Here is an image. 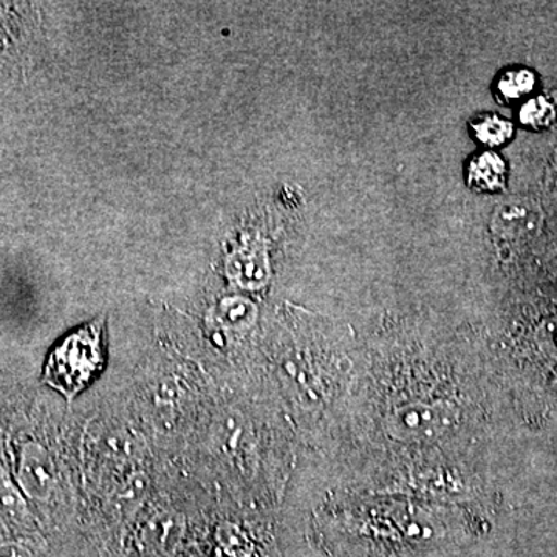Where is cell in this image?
Listing matches in <instances>:
<instances>
[{
	"label": "cell",
	"mask_w": 557,
	"mask_h": 557,
	"mask_svg": "<svg viewBox=\"0 0 557 557\" xmlns=\"http://www.w3.org/2000/svg\"><path fill=\"white\" fill-rule=\"evenodd\" d=\"M467 180L469 188L479 193H502L507 189V163L496 150H483L469 160Z\"/></svg>",
	"instance_id": "obj_5"
},
{
	"label": "cell",
	"mask_w": 557,
	"mask_h": 557,
	"mask_svg": "<svg viewBox=\"0 0 557 557\" xmlns=\"http://www.w3.org/2000/svg\"><path fill=\"white\" fill-rule=\"evenodd\" d=\"M519 121L531 131H545L555 123L557 110L555 102L547 97H530L519 109Z\"/></svg>",
	"instance_id": "obj_8"
},
{
	"label": "cell",
	"mask_w": 557,
	"mask_h": 557,
	"mask_svg": "<svg viewBox=\"0 0 557 557\" xmlns=\"http://www.w3.org/2000/svg\"><path fill=\"white\" fill-rule=\"evenodd\" d=\"M225 322L228 324H245L252 319L251 307L248 302H240V300H234L228 307H225V313L222 314Z\"/></svg>",
	"instance_id": "obj_9"
},
{
	"label": "cell",
	"mask_w": 557,
	"mask_h": 557,
	"mask_svg": "<svg viewBox=\"0 0 557 557\" xmlns=\"http://www.w3.org/2000/svg\"><path fill=\"white\" fill-rule=\"evenodd\" d=\"M471 132L486 150H496L515 137V124L496 113H485L472 121Z\"/></svg>",
	"instance_id": "obj_6"
},
{
	"label": "cell",
	"mask_w": 557,
	"mask_h": 557,
	"mask_svg": "<svg viewBox=\"0 0 557 557\" xmlns=\"http://www.w3.org/2000/svg\"><path fill=\"white\" fill-rule=\"evenodd\" d=\"M0 557H33L32 553L28 552L27 548L22 547L20 544H14V542H10V544L0 545Z\"/></svg>",
	"instance_id": "obj_11"
},
{
	"label": "cell",
	"mask_w": 557,
	"mask_h": 557,
	"mask_svg": "<svg viewBox=\"0 0 557 557\" xmlns=\"http://www.w3.org/2000/svg\"><path fill=\"white\" fill-rule=\"evenodd\" d=\"M104 321L91 322L54 348L44 370V381L72 401L78 397L102 366Z\"/></svg>",
	"instance_id": "obj_1"
},
{
	"label": "cell",
	"mask_w": 557,
	"mask_h": 557,
	"mask_svg": "<svg viewBox=\"0 0 557 557\" xmlns=\"http://www.w3.org/2000/svg\"><path fill=\"white\" fill-rule=\"evenodd\" d=\"M539 341H541L542 348L548 355L557 358V319L547 321L542 325L541 330H539Z\"/></svg>",
	"instance_id": "obj_10"
},
{
	"label": "cell",
	"mask_w": 557,
	"mask_h": 557,
	"mask_svg": "<svg viewBox=\"0 0 557 557\" xmlns=\"http://www.w3.org/2000/svg\"><path fill=\"white\" fill-rule=\"evenodd\" d=\"M20 482L28 496L38 500L49 498L54 486V469L42 446L30 443L22 450Z\"/></svg>",
	"instance_id": "obj_4"
},
{
	"label": "cell",
	"mask_w": 557,
	"mask_h": 557,
	"mask_svg": "<svg viewBox=\"0 0 557 557\" xmlns=\"http://www.w3.org/2000/svg\"><path fill=\"white\" fill-rule=\"evenodd\" d=\"M454 417L456 413L446 403H408L388 418V431L399 440L435 438L445 434Z\"/></svg>",
	"instance_id": "obj_2"
},
{
	"label": "cell",
	"mask_w": 557,
	"mask_h": 557,
	"mask_svg": "<svg viewBox=\"0 0 557 557\" xmlns=\"http://www.w3.org/2000/svg\"><path fill=\"white\" fill-rule=\"evenodd\" d=\"M537 78L533 70L525 67L508 69L497 78L496 91L498 100L516 102L528 100L536 87Z\"/></svg>",
	"instance_id": "obj_7"
},
{
	"label": "cell",
	"mask_w": 557,
	"mask_h": 557,
	"mask_svg": "<svg viewBox=\"0 0 557 557\" xmlns=\"http://www.w3.org/2000/svg\"><path fill=\"white\" fill-rule=\"evenodd\" d=\"M544 226V212L536 201L527 197H509L498 203L491 219V228L500 239L525 242L534 239Z\"/></svg>",
	"instance_id": "obj_3"
}]
</instances>
